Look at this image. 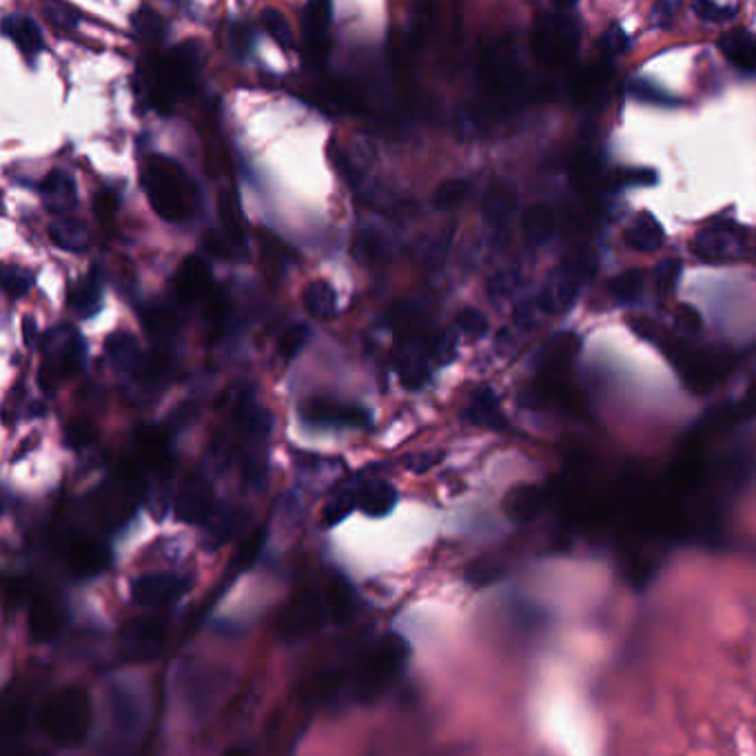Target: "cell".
Segmentation results:
<instances>
[{"instance_id": "6da1fadb", "label": "cell", "mask_w": 756, "mask_h": 756, "mask_svg": "<svg viewBox=\"0 0 756 756\" xmlns=\"http://www.w3.org/2000/svg\"><path fill=\"white\" fill-rule=\"evenodd\" d=\"M408 657H411V646L402 635L386 632V635L377 637L357 659L353 674L355 699L373 703L384 697L388 688L400 679Z\"/></svg>"}, {"instance_id": "7a4b0ae2", "label": "cell", "mask_w": 756, "mask_h": 756, "mask_svg": "<svg viewBox=\"0 0 756 756\" xmlns=\"http://www.w3.org/2000/svg\"><path fill=\"white\" fill-rule=\"evenodd\" d=\"M94 708L87 690L67 686L51 692L38 708V725L58 748H78L89 737Z\"/></svg>"}, {"instance_id": "3957f363", "label": "cell", "mask_w": 756, "mask_h": 756, "mask_svg": "<svg viewBox=\"0 0 756 756\" xmlns=\"http://www.w3.org/2000/svg\"><path fill=\"white\" fill-rule=\"evenodd\" d=\"M142 189L160 218L187 220L196 209V185L180 165L169 158H151L142 169Z\"/></svg>"}, {"instance_id": "277c9868", "label": "cell", "mask_w": 756, "mask_h": 756, "mask_svg": "<svg viewBox=\"0 0 756 756\" xmlns=\"http://www.w3.org/2000/svg\"><path fill=\"white\" fill-rule=\"evenodd\" d=\"M229 683L231 674L220 666H211V663H191V666L182 668L180 674L182 699L191 714L216 708L218 699L229 690Z\"/></svg>"}, {"instance_id": "5b68a950", "label": "cell", "mask_w": 756, "mask_h": 756, "mask_svg": "<svg viewBox=\"0 0 756 756\" xmlns=\"http://www.w3.org/2000/svg\"><path fill=\"white\" fill-rule=\"evenodd\" d=\"M579 40L575 16L559 12L555 16H541L533 34V51L544 65H557L570 56Z\"/></svg>"}, {"instance_id": "8992f818", "label": "cell", "mask_w": 756, "mask_h": 756, "mask_svg": "<svg viewBox=\"0 0 756 756\" xmlns=\"http://www.w3.org/2000/svg\"><path fill=\"white\" fill-rule=\"evenodd\" d=\"M331 619V608L324 590H304L280 615V632L284 639H304L320 630Z\"/></svg>"}, {"instance_id": "52a82bcc", "label": "cell", "mask_w": 756, "mask_h": 756, "mask_svg": "<svg viewBox=\"0 0 756 756\" xmlns=\"http://www.w3.org/2000/svg\"><path fill=\"white\" fill-rule=\"evenodd\" d=\"M167 639V623L160 617L142 615L129 619L118 632V646L129 661L145 663L162 655Z\"/></svg>"}, {"instance_id": "ba28073f", "label": "cell", "mask_w": 756, "mask_h": 756, "mask_svg": "<svg viewBox=\"0 0 756 756\" xmlns=\"http://www.w3.org/2000/svg\"><path fill=\"white\" fill-rule=\"evenodd\" d=\"M85 364V346L80 335L71 329H58L47 337L45 344V362H43V375L40 380L54 377V382L60 377L76 375L80 366Z\"/></svg>"}, {"instance_id": "9c48e42d", "label": "cell", "mask_w": 756, "mask_h": 756, "mask_svg": "<svg viewBox=\"0 0 756 756\" xmlns=\"http://www.w3.org/2000/svg\"><path fill=\"white\" fill-rule=\"evenodd\" d=\"M745 236L743 231L730 222H717L712 227L699 231L694 238V253L708 264H723L741 260L745 255Z\"/></svg>"}, {"instance_id": "30bf717a", "label": "cell", "mask_w": 756, "mask_h": 756, "mask_svg": "<svg viewBox=\"0 0 756 756\" xmlns=\"http://www.w3.org/2000/svg\"><path fill=\"white\" fill-rule=\"evenodd\" d=\"M189 577L180 572H147L134 581L131 597L142 608H165L178 601L189 590Z\"/></svg>"}, {"instance_id": "8fae6325", "label": "cell", "mask_w": 756, "mask_h": 756, "mask_svg": "<svg viewBox=\"0 0 756 756\" xmlns=\"http://www.w3.org/2000/svg\"><path fill=\"white\" fill-rule=\"evenodd\" d=\"M300 413L309 424H320V426L355 428V426H366L371 422L369 413H366L362 406L324 400V397L322 400H313L309 404H304Z\"/></svg>"}, {"instance_id": "7c38bea8", "label": "cell", "mask_w": 756, "mask_h": 756, "mask_svg": "<svg viewBox=\"0 0 756 756\" xmlns=\"http://www.w3.org/2000/svg\"><path fill=\"white\" fill-rule=\"evenodd\" d=\"M65 626V612L49 595H34L27 610V630L36 643L54 641Z\"/></svg>"}, {"instance_id": "4fadbf2b", "label": "cell", "mask_w": 756, "mask_h": 756, "mask_svg": "<svg viewBox=\"0 0 756 756\" xmlns=\"http://www.w3.org/2000/svg\"><path fill=\"white\" fill-rule=\"evenodd\" d=\"M428 346L424 342V337L420 333H408L404 337V344L397 349V371H400V380L406 388H415L424 386V382L431 377V366H428V357L426 355Z\"/></svg>"}, {"instance_id": "5bb4252c", "label": "cell", "mask_w": 756, "mask_h": 756, "mask_svg": "<svg viewBox=\"0 0 756 756\" xmlns=\"http://www.w3.org/2000/svg\"><path fill=\"white\" fill-rule=\"evenodd\" d=\"M109 710H111V723L118 732V739H131L140 732L142 719V706L138 694L127 686H114L109 692Z\"/></svg>"}, {"instance_id": "9a60e30c", "label": "cell", "mask_w": 756, "mask_h": 756, "mask_svg": "<svg viewBox=\"0 0 756 756\" xmlns=\"http://www.w3.org/2000/svg\"><path fill=\"white\" fill-rule=\"evenodd\" d=\"M40 198H43L45 207L58 218H67L65 213L76 207V185L74 178L69 176L63 169L49 171L45 180L40 182Z\"/></svg>"}, {"instance_id": "2e32d148", "label": "cell", "mask_w": 756, "mask_h": 756, "mask_svg": "<svg viewBox=\"0 0 756 756\" xmlns=\"http://www.w3.org/2000/svg\"><path fill=\"white\" fill-rule=\"evenodd\" d=\"M67 564L78 577H96L109 566V555L98 541L76 537L67 548Z\"/></svg>"}, {"instance_id": "e0dca14e", "label": "cell", "mask_w": 756, "mask_h": 756, "mask_svg": "<svg viewBox=\"0 0 756 756\" xmlns=\"http://www.w3.org/2000/svg\"><path fill=\"white\" fill-rule=\"evenodd\" d=\"M579 295V278L572 271H555L546 280L539 295V306L546 313H564L572 309Z\"/></svg>"}, {"instance_id": "ac0fdd59", "label": "cell", "mask_w": 756, "mask_h": 756, "mask_svg": "<svg viewBox=\"0 0 756 756\" xmlns=\"http://www.w3.org/2000/svg\"><path fill=\"white\" fill-rule=\"evenodd\" d=\"M397 506V488L386 479H369L360 482L357 490V510H362L366 517L382 519L391 515Z\"/></svg>"}, {"instance_id": "d6986e66", "label": "cell", "mask_w": 756, "mask_h": 756, "mask_svg": "<svg viewBox=\"0 0 756 756\" xmlns=\"http://www.w3.org/2000/svg\"><path fill=\"white\" fill-rule=\"evenodd\" d=\"M517 191L508 182H493L484 193L482 200V213L484 220L493 227H504L515 216L517 211Z\"/></svg>"}, {"instance_id": "ffe728a7", "label": "cell", "mask_w": 756, "mask_h": 756, "mask_svg": "<svg viewBox=\"0 0 756 756\" xmlns=\"http://www.w3.org/2000/svg\"><path fill=\"white\" fill-rule=\"evenodd\" d=\"M3 32L7 38L14 40V45L23 51L27 63H34L36 56L43 49V32L32 16H5Z\"/></svg>"}, {"instance_id": "44dd1931", "label": "cell", "mask_w": 756, "mask_h": 756, "mask_svg": "<svg viewBox=\"0 0 756 756\" xmlns=\"http://www.w3.org/2000/svg\"><path fill=\"white\" fill-rule=\"evenodd\" d=\"M466 417L473 424L493 428V431H504L508 424L502 413V406H499L497 395L490 386H479L473 393L471 402H468V408H466Z\"/></svg>"}, {"instance_id": "7402d4cb", "label": "cell", "mask_w": 756, "mask_h": 756, "mask_svg": "<svg viewBox=\"0 0 756 756\" xmlns=\"http://www.w3.org/2000/svg\"><path fill=\"white\" fill-rule=\"evenodd\" d=\"M178 517L187 524H209V521L216 517V506H213L211 493L207 486L202 484H189L182 495L178 497Z\"/></svg>"}, {"instance_id": "603a6c76", "label": "cell", "mask_w": 756, "mask_h": 756, "mask_svg": "<svg viewBox=\"0 0 756 756\" xmlns=\"http://www.w3.org/2000/svg\"><path fill=\"white\" fill-rule=\"evenodd\" d=\"M211 284V271L200 258L193 255V258H187L182 262V267L176 275V291L180 295V300H200L202 295H207L211 291Z\"/></svg>"}, {"instance_id": "cb8c5ba5", "label": "cell", "mask_w": 756, "mask_h": 756, "mask_svg": "<svg viewBox=\"0 0 756 756\" xmlns=\"http://www.w3.org/2000/svg\"><path fill=\"white\" fill-rule=\"evenodd\" d=\"M721 54L730 60L734 67L743 71L756 69V36L748 29H732L719 38Z\"/></svg>"}, {"instance_id": "d4e9b609", "label": "cell", "mask_w": 756, "mask_h": 756, "mask_svg": "<svg viewBox=\"0 0 756 756\" xmlns=\"http://www.w3.org/2000/svg\"><path fill=\"white\" fill-rule=\"evenodd\" d=\"M626 242L630 244V249L635 251L655 253L666 244V231H663L661 222L655 216L643 211L630 222V227L626 231Z\"/></svg>"}, {"instance_id": "484cf974", "label": "cell", "mask_w": 756, "mask_h": 756, "mask_svg": "<svg viewBox=\"0 0 756 756\" xmlns=\"http://www.w3.org/2000/svg\"><path fill=\"white\" fill-rule=\"evenodd\" d=\"M521 229H524V236L533 247L548 242L555 236L557 229L553 207H548V204H533V207H528L524 218H521Z\"/></svg>"}, {"instance_id": "4316f807", "label": "cell", "mask_w": 756, "mask_h": 756, "mask_svg": "<svg viewBox=\"0 0 756 756\" xmlns=\"http://www.w3.org/2000/svg\"><path fill=\"white\" fill-rule=\"evenodd\" d=\"M331 23V5L329 3H309L304 7V16H302V36L304 43L309 45L315 54L324 47L326 40V29H329Z\"/></svg>"}, {"instance_id": "83f0119b", "label": "cell", "mask_w": 756, "mask_h": 756, "mask_svg": "<svg viewBox=\"0 0 756 756\" xmlns=\"http://www.w3.org/2000/svg\"><path fill=\"white\" fill-rule=\"evenodd\" d=\"M357 490H360V482L344 484L337 488L329 499H326V504L320 513V521L324 528H335L353 513V510L357 508Z\"/></svg>"}, {"instance_id": "f1b7e54d", "label": "cell", "mask_w": 756, "mask_h": 756, "mask_svg": "<svg viewBox=\"0 0 756 756\" xmlns=\"http://www.w3.org/2000/svg\"><path fill=\"white\" fill-rule=\"evenodd\" d=\"M51 242L67 253H83L89 247V231L80 220L58 218L49 227Z\"/></svg>"}, {"instance_id": "f546056e", "label": "cell", "mask_w": 756, "mask_h": 756, "mask_svg": "<svg viewBox=\"0 0 756 756\" xmlns=\"http://www.w3.org/2000/svg\"><path fill=\"white\" fill-rule=\"evenodd\" d=\"M105 353L109 362L120 371H136L142 364V353L134 335L129 333H114L107 337Z\"/></svg>"}, {"instance_id": "4dcf8cb0", "label": "cell", "mask_w": 756, "mask_h": 756, "mask_svg": "<svg viewBox=\"0 0 756 756\" xmlns=\"http://www.w3.org/2000/svg\"><path fill=\"white\" fill-rule=\"evenodd\" d=\"M302 302L306 311L318 320H331L337 313V293L326 280H313L311 284H306Z\"/></svg>"}, {"instance_id": "1f68e13d", "label": "cell", "mask_w": 756, "mask_h": 756, "mask_svg": "<svg viewBox=\"0 0 756 756\" xmlns=\"http://www.w3.org/2000/svg\"><path fill=\"white\" fill-rule=\"evenodd\" d=\"M102 304V280L100 273L94 269L87 278L74 286V291L69 293V306L83 318H91L100 311Z\"/></svg>"}, {"instance_id": "d6a6232c", "label": "cell", "mask_w": 756, "mask_h": 756, "mask_svg": "<svg viewBox=\"0 0 756 756\" xmlns=\"http://www.w3.org/2000/svg\"><path fill=\"white\" fill-rule=\"evenodd\" d=\"M353 255L360 262L377 264L391 255V240L380 229H362L355 236Z\"/></svg>"}, {"instance_id": "836d02e7", "label": "cell", "mask_w": 756, "mask_h": 756, "mask_svg": "<svg viewBox=\"0 0 756 756\" xmlns=\"http://www.w3.org/2000/svg\"><path fill=\"white\" fill-rule=\"evenodd\" d=\"M27 721H29V708L25 699H14L3 714V728H0V737H3L5 748H12L20 734L25 732Z\"/></svg>"}, {"instance_id": "e575fe53", "label": "cell", "mask_w": 756, "mask_h": 756, "mask_svg": "<svg viewBox=\"0 0 756 756\" xmlns=\"http://www.w3.org/2000/svg\"><path fill=\"white\" fill-rule=\"evenodd\" d=\"M131 25H134L138 38L147 40V43H160L167 36V23L158 12H153L151 7H140L131 16Z\"/></svg>"}, {"instance_id": "d590c367", "label": "cell", "mask_w": 756, "mask_h": 756, "mask_svg": "<svg viewBox=\"0 0 756 756\" xmlns=\"http://www.w3.org/2000/svg\"><path fill=\"white\" fill-rule=\"evenodd\" d=\"M218 207H220V220L224 224V233H227V236L233 238V240L244 242V224H242L240 202L236 198V193L222 191L220 200H218Z\"/></svg>"}, {"instance_id": "8d00e7d4", "label": "cell", "mask_w": 756, "mask_h": 756, "mask_svg": "<svg viewBox=\"0 0 756 756\" xmlns=\"http://www.w3.org/2000/svg\"><path fill=\"white\" fill-rule=\"evenodd\" d=\"M468 191H471V182L464 180V178L444 180L442 185H439L433 193V204L439 211H451L466 200Z\"/></svg>"}, {"instance_id": "74e56055", "label": "cell", "mask_w": 756, "mask_h": 756, "mask_svg": "<svg viewBox=\"0 0 756 756\" xmlns=\"http://www.w3.org/2000/svg\"><path fill=\"white\" fill-rule=\"evenodd\" d=\"M643 284H646V275L637 269L623 271L617 275L615 280L610 282V293L615 295V300L621 304H630L639 300V295L643 291Z\"/></svg>"}, {"instance_id": "f35d334b", "label": "cell", "mask_w": 756, "mask_h": 756, "mask_svg": "<svg viewBox=\"0 0 756 756\" xmlns=\"http://www.w3.org/2000/svg\"><path fill=\"white\" fill-rule=\"evenodd\" d=\"M262 25L269 32V36L282 49H286V51H293L295 49L293 29L289 25V20H286V16L282 12H278V9H273V7L271 9H264V12H262Z\"/></svg>"}, {"instance_id": "ab89813d", "label": "cell", "mask_w": 756, "mask_h": 756, "mask_svg": "<svg viewBox=\"0 0 756 756\" xmlns=\"http://www.w3.org/2000/svg\"><path fill=\"white\" fill-rule=\"evenodd\" d=\"M692 14L706 25H725L737 18L739 7L734 3H708V0H699V3L692 5Z\"/></svg>"}, {"instance_id": "60d3db41", "label": "cell", "mask_w": 756, "mask_h": 756, "mask_svg": "<svg viewBox=\"0 0 756 756\" xmlns=\"http://www.w3.org/2000/svg\"><path fill=\"white\" fill-rule=\"evenodd\" d=\"M204 247H207L213 255H218V258H224V260L244 258V242L229 238L227 233L209 231L207 236H204Z\"/></svg>"}, {"instance_id": "b9f144b4", "label": "cell", "mask_w": 756, "mask_h": 756, "mask_svg": "<svg viewBox=\"0 0 756 756\" xmlns=\"http://www.w3.org/2000/svg\"><path fill=\"white\" fill-rule=\"evenodd\" d=\"M451 244H453V229H446L439 233V236L428 240L424 249V258H422L424 267L431 271L442 267L448 258V251H451Z\"/></svg>"}, {"instance_id": "7bdbcfd3", "label": "cell", "mask_w": 756, "mask_h": 756, "mask_svg": "<svg viewBox=\"0 0 756 756\" xmlns=\"http://www.w3.org/2000/svg\"><path fill=\"white\" fill-rule=\"evenodd\" d=\"M679 278H681V262L679 260L672 258V260H666V262L659 264L657 275H655V289H657V295L661 300L670 298L674 289H677Z\"/></svg>"}, {"instance_id": "ee69618b", "label": "cell", "mask_w": 756, "mask_h": 756, "mask_svg": "<svg viewBox=\"0 0 756 756\" xmlns=\"http://www.w3.org/2000/svg\"><path fill=\"white\" fill-rule=\"evenodd\" d=\"M34 286V273L23 267H5L3 269V289L12 298H23V295Z\"/></svg>"}, {"instance_id": "f6af8a7d", "label": "cell", "mask_w": 756, "mask_h": 756, "mask_svg": "<svg viewBox=\"0 0 756 756\" xmlns=\"http://www.w3.org/2000/svg\"><path fill=\"white\" fill-rule=\"evenodd\" d=\"M599 47L608 58H619L630 49V34L621 25H610L599 40Z\"/></svg>"}, {"instance_id": "bcb514c9", "label": "cell", "mask_w": 756, "mask_h": 756, "mask_svg": "<svg viewBox=\"0 0 756 756\" xmlns=\"http://www.w3.org/2000/svg\"><path fill=\"white\" fill-rule=\"evenodd\" d=\"M309 335H311V331L306 329L304 324H295V326H291V329L282 335V340H280V344H278V353H280V357H284L286 362L293 360V357L298 355V353L304 349L306 342H309Z\"/></svg>"}, {"instance_id": "7dc6e473", "label": "cell", "mask_w": 756, "mask_h": 756, "mask_svg": "<svg viewBox=\"0 0 756 756\" xmlns=\"http://www.w3.org/2000/svg\"><path fill=\"white\" fill-rule=\"evenodd\" d=\"M628 94L635 98V100H641V102H650V105H677V100H674L672 96H668L666 91L646 83V80H632V83L628 85Z\"/></svg>"}, {"instance_id": "c3c4849f", "label": "cell", "mask_w": 756, "mask_h": 756, "mask_svg": "<svg viewBox=\"0 0 756 756\" xmlns=\"http://www.w3.org/2000/svg\"><path fill=\"white\" fill-rule=\"evenodd\" d=\"M457 331L471 337V340H479V337H484L486 331H488V320L484 318V313H479L477 309H464L457 313Z\"/></svg>"}, {"instance_id": "681fc988", "label": "cell", "mask_w": 756, "mask_h": 756, "mask_svg": "<svg viewBox=\"0 0 756 756\" xmlns=\"http://www.w3.org/2000/svg\"><path fill=\"white\" fill-rule=\"evenodd\" d=\"M45 16L51 25L63 29V32H69V29H74L80 23V12L67 3L45 5Z\"/></svg>"}, {"instance_id": "f907efd6", "label": "cell", "mask_w": 756, "mask_h": 756, "mask_svg": "<svg viewBox=\"0 0 756 756\" xmlns=\"http://www.w3.org/2000/svg\"><path fill=\"white\" fill-rule=\"evenodd\" d=\"M457 344H459V340H457V333L455 331L448 329L444 333H439L435 337V340H433V344H431L433 360L437 364H451L455 360V357H457Z\"/></svg>"}, {"instance_id": "816d5d0a", "label": "cell", "mask_w": 756, "mask_h": 756, "mask_svg": "<svg viewBox=\"0 0 756 756\" xmlns=\"http://www.w3.org/2000/svg\"><path fill=\"white\" fill-rule=\"evenodd\" d=\"M515 289H517V278H515L513 271H499L488 282V291H490V295H493L495 300L508 298V295L513 293Z\"/></svg>"}, {"instance_id": "f5cc1de1", "label": "cell", "mask_w": 756, "mask_h": 756, "mask_svg": "<svg viewBox=\"0 0 756 756\" xmlns=\"http://www.w3.org/2000/svg\"><path fill=\"white\" fill-rule=\"evenodd\" d=\"M674 318H677V324L681 326V329L686 331V333H690V335L699 333L701 326H703L701 313L697 309H694V306H690V304H681L679 309H677V313H674Z\"/></svg>"}, {"instance_id": "db71d44e", "label": "cell", "mask_w": 756, "mask_h": 756, "mask_svg": "<svg viewBox=\"0 0 756 756\" xmlns=\"http://www.w3.org/2000/svg\"><path fill=\"white\" fill-rule=\"evenodd\" d=\"M677 12H679V5L677 3H659V5L652 7L650 25L657 27V29L672 27L674 16H677Z\"/></svg>"}, {"instance_id": "11a10c76", "label": "cell", "mask_w": 756, "mask_h": 756, "mask_svg": "<svg viewBox=\"0 0 756 756\" xmlns=\"http://www.w3.org/2000/svg\"><path fill=\"white\" fill-rule=\"evenodd\" d=\"M260 548H262V533H255V535L247 541V544H244V546L238 550V555H236V566H238V568H249V566L253 564V561H255V557L260 555Z\"/></svg>"}, {"instance_id": "9f6ffc18", "label": "cell", "mask_w": 756, "mask_h": 756, "mask_svg": "<svg viewBox=\"0 0 756 756\" xmlns=\"http://www.w3.org/2000/svg\"><path fill=\"white\" fill-rule=\"evenodd\" d=\"M442 455L439 453H420V455H411L406 457V468L411 473H426L428 468H433Z\"/></svg>"}, {"instance_id": "6f0895ef", "label": "cell", "mask_w": 756, "mask_h": 756, "mask_svg": "<svg viewBox=\"0 0 756 756\" xmlns=\"http://www.w3.org/2000/svg\"><path fill=\"white\" fill-rule=\"evenodd\" d=\"M94 209H96V213H98V218H102V220L114 216L116 209H118V198H116V193L102 191L100 196L96 198V202H94Z\"/></svg>"}, {"instance_id": "680465c9", "label": "cell", "mask_w": 756, "mask_h": 756, "mask_svg": "<svg viewBox=\"0 0 756 756\" xmlns=\"http://www.w3.org/2000/svg\"><path fill=\"white\" fill-rule=\"evenodd\" d=\"M737 417H741V420H754L756 417V384L750 386V391L739 400Z\"/></svg>"}, {"instance_id": "91938a15", "label": "cell", "mask_w": 756, "mask_h": 756, "mask_svg": "<svg viewBox=\"0 0 756 756\" xmlns=\"http://www.w3.org/2000/svg\"><path fill=\"white\" fill-rule=\"evenodd\" d=\"M20 331H23V342L27 349H36V346L40 344V331L32 315H25L23 324H20Z\"/></svg>"}, {"instance_id": "94428289", "label": "cell", "mask_w": 756, "mask_h": 756, "mask_svg": "<svg viewBox=\"0 0 756 756\" xmlns=\"http://www.w3.org/2000/svg\"><path fill=\"white\" fill-rule=\"evenodd\" d=\"M69 437H71V442H74V446L87 444L89 437H91V428L85 426V424H74L69 428Z\"/></svg>"}, {"instance_id": "6125c7cd", "label": "cell", "mask_w": 756, "mask_h": 756, "mask_svg": "<svg viewBox=\"0 0 756 756\" xmlns=\"http://www.w3.org/2000/svg\"><path fill=\"white\" fill-rule=\"evenodd\" d=\"M515 320H517L519 326H524V329H528V326L535 324V309L530 304H524V306H521V309H517Z\"/></svg>"}, {"instance_id": "be15d7a7", "label": "cell", "mask_w": 756, "mask_h": 756, "mask_svg": "<svg viewBox=\"0 0 756 756\" xmlns=\"http://www.w3.org/2000/svg\"><path fill=\"white\" fill-rule=\"evenodd\" d=\"M9 756H49V754L43 752V750H36V748H27V745H25V748H16V750L9 752Z\"/></svg>"}, {"instance_id": "e7e4bbea", "label": "cell", "mask_w": 756, "mask_h": 756, "mask_svg": "<svg viewBox=\"0 0 756 756\" xmlns=\"http://www.w3.org/2000/svg\"><path fill=\"white\" fill-rule=\"evenodd\" d=\"M224 756H249V754L244 752V750H240V748H236V750H229Z\"/></svg>"}]
</instances>
